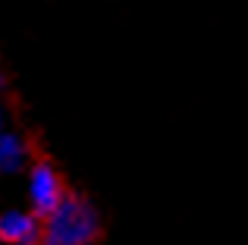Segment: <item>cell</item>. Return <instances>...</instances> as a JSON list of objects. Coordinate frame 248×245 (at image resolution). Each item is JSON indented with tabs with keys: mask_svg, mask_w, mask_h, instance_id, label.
<instances>
[{
	"mask_svg": "<svg viewBox=\"0 0 248 245\" xmlns=\"http://www.w3.org/2000/svg\"><path fill=\"white\" fill-rule=\"evenodd\" d=\"M25 176H29V208L35 211L38 217H44L69 192L57 160L44 157V154H35V157H31V164L25 167Z\"/></svg>",
	"mask_w": 248,
	"mask_h": 245,
	"instance_id": "obj_2",
	"label": "cell"
},
{
	"mask_svg": "<svg viewBox=\"0 0 248 245\" xmlns=\"http://www.w3.org/2000/svg\"><path fill=\"white\" fill-rule=\"evenodd\" d=\"M41 217L31 208H6L0 211V245H38Z\"/></svg>",
	"mask_w": 248,
	"mask_h": 245,
	"instance_id": "obj_3",
	"label": "cell"
},
{
	"mask_svg": "<svg viewBox=\"0 0 248 245\" xmlns=\"http://www.w3.org/2000/svg\"><path fill=\"white\" fill-rule=\"evenodd\" d=\"M101 239H104L101 211L79 189H69L41 217L38 245H101Z\"/></svg>",
	"mask_w": 248,
	"mask_h": 245,
	"instance_id": "obj_1",
	"label": "cell"
},
{
	"mask_svg": "<svg viewBox=\"0 0 248 245\" xmlns=\"http://www.w3.org/2000/svg\"><path fill=\"white\" fill-rule=\"evenodd\" d=\"M31 145L25 135L13 132V129H3L0 132V176H10V173H19L31 164Z\"/></svg>",
	"mask_w": 248,
	"mask_h": 245,
	"instance_id": "obj_4",
	"label": "cell"
},
{
	"mask_svg": "<svg viewBox=\"0 0 248 245\" xmlns=\"http://www.w3.org/2000/svg\"><path fill=\"white\" fill-rule=\"evenodd\" d=\"M3 129H6L3 126V104H0V132H3Z\"/></svg>",
	"mask_w": 248,
	"mask_h": 245,
	"instance_id": "obj_5",
	"label": "cell"
},
{
	"mask_svg": "<svg viewBox=\"0 0 248 245\" xmlns=\"http://www.w3.org/2000/svg\"><path fill=\"white\" fill-rule=\"evenodd\" d=\"M0 85H3V69H0Z\"/></svg>",
	"mask_w": 248,
	"mask_h": 245,
	"instance_id": "obj_6",
	"label": "cell"
}]
</instances>
